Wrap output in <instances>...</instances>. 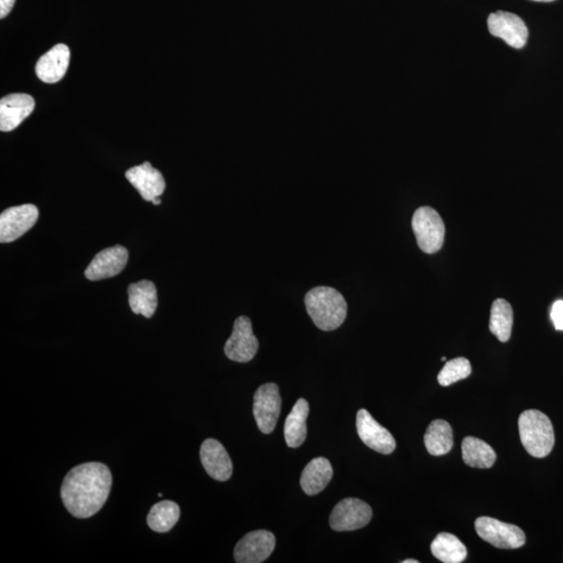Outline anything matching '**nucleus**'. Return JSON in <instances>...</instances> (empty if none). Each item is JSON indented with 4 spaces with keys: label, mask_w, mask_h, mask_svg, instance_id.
Returning a JSON list of instances; mask_svg holds the SVG:
<instances>
[{
    "label": "nucleus",
    "mask_w": 563,
    "mask_h": 563,
    "mask_svg": "<svg viewBox=\"0 0 563 563\" xmlns=\"http://www.w3.org/2000/svg\"><path fill=\"white\" fill-rule=\"evenodd\" d=\"M112 483L111 471L104 464L88 463L75 466L63 481V504L74 517L90 518L104 508Z\"/></svg>",
    "instance_id": "f257e3e1"
},
{
    "label": "nucleus",
    "mask_w": 563,
    "mask_h": 563,
    "mask_svg": "<svg viewBox=\"0 0 563 563\" xmlns=\"http://www.w3.org/2000/svg\"><path fill=\"white\" fill-rule=\"evenodd\" d=\"M307 312L316 327L322 331L337 330L346 319L347 303L338 290L320 286L305 296Z\"/></svg>",
    "instance_id": "f03ea898"
},
{
    "label": "nucleus",
    "mask_w": 563,
    "mask_h": 563,
    "mask_svg": "<svg viewBox=\"0 0 563 563\" xmlns=\"http://www.w3.org/2000/svg\"><path fill=\"white\" fill-rule=\"evenodd\" d=\"M518 431L526 451L535 458H545L552 452L555 434L551 421L539 410L524 411L518 419Z\"/></svg>",
    "instance_id": "7ed1b4c3"
},
{
    "label": "nucleus",
    "mask_w": 563,
    "mask_h": 563,
    "mask_svg": "<svg viewBox=\"0 0 563 563\" xmlns=\"http://www.w3.org/2000/svg\"><path fill=\"white\" fill-rule=\"evenodd\" d=\"M413 230L417 244L426 254H435L445 242L446 226L438 211L431 207H421L414 214Z\"/></svg>",
    "instance_id": "20e7f679"
},
{
    "label": "nucleus",
    "mask_w": 563,
    "mask_h": 563,
    "mask_svg": "<svg viewBox=\"0 0 563 563\" xmlns=\"http://www.w3.org/2000/svg\"><path fill=\"white\" fill-rule=\"evenodd\" d=\"M474 528L481 539L499 549H518L526 543V535L520 527L496 518L478 517L474 522Z\"/></svg>",
    "instance_id": "39448f33"
},
{
    "label": "nucleus",
    "mask_w": 563,
    "mask_h": 563,
    "mask_svg": "<svg viewBox=\"0 0 563 563\" xmlns=\"http://www.w3.org/2000/svg\"><path fill=\"white\" fill-rule=\"evenodd\" d=\"M281 406L280 389L276 383L263 384L257 389L252 413L262 433L270 434L274 431L279 420Z\"/></svg>",
    "instance_id": "423d86ee"
},
{
    "label": "nucleus",
    "mask_w": 563,
    "mask_h": 563,
    "mask_svg": "<svg viewBox=\"0 0 563 563\" xmlns=\"http://www.w3.org/2000/svg\"><path fill=\"white\" fill-rule=\"evenodd\" d=\"M259 349L258 339L252 332V325L248 316H239L234 322L231 337L225 345V354L232 362L250 363Z\"/></svg>",
    "instance_id": "0eeeda50"
},
{
    "label": "nucleus",
    "mask_w": 563,
    "mask_h": 563,
    "mask_svg": "<svg viewBox=\"0 0 563 563\" xmlns=\"http://www.w3.org/2000/svg\"><path fill=\"white\" fill-rule=\"evenodd\" d=\"M372 509L363 499L347 498L335 506L330 516V526L338 533L362 529L369 525Z\"/></svg>",
    "instance_id": "6e6552de"
},
{
    "label": "nucleus",
    "mask_w": 563,
    "mask_h": 563,
    "mask_svg": "<svg viewBox=\"0 0 563 563\" xmlns=\"http://www.w3.org/2000/svg\"><path fill=\"white\" fill-rule=\"evenodd\" d=\"M39 218L35 205L25 204L6 209L0 215V243H10L24 235Z\"/></svg>",
    "instance_id": "1a4fd4ad"
},
{
    "label": "nucleus",
    "mask_w": 563,
    "mask_h": 563,
    "mask_svg": "<svg viewBox=\"0 0 563 563\" xmlns=\"http://www.w3.org/2000/svg\"><path fill=\"white\" fill-rule=\"evenodd\" d=\"M487 25L492 36L504 40L509 47L520 49L526 46L529 31L521 17L498 11L490 15Z\"/></svg>",
    "instance_id": "9d476101"
},
{
    "label": "nucleus",
    "mask_w": 563,
    "mask_h": 563,
    "mask_svg": "<svg viewBox=\"0 0 563 563\" xmlns=\"http://www.w3.org/2000/svg\"><path fill=\"white\" fill-rule=\"evenodd\" d=\"M275 547L276 537L269 531H252L238 542L234 559L238 563H260L269 558Z\"/></svg>",
    "instance_id": "9b49d317"
},
{
    "label": "nucleus",
    "mask_w": 563,
    "mask_h": 563,
    "mask_svg": "<svg viewBox=\"0 0 563 563\" xmlns=\"http://www.w3.org/2000/svg\"><path fill=\"white\" fill-rule=\"evenodd\" d=\"M356 425L360 439L371 450L384 455L391 454L396 450L397 444L394 436L388 429L380 425L368 410L358 411Z\"/></svg>",
    "instance_id": "f8f14e48"
},
{
    "label": "nucleus",
    "mask_w": 563,
    "mask_h": 563,
    "mask_svg": "<svg viewBox=\"0 0 563 563\" xmlns=\"http://www.w3.org/2000/svg\"><path fill=\"white\" fill-rule=\"evenodd\" d=\"M129 260V252L122 245H115L98 252L88 265L85 276L88 280L109 279L122 273Z\"/></svg>",
    "instance_id": "ddd939ff"
},
{
    "label": "nucleus",
    "mask_w": 563,
    "mask_h": 563,
    "mask_svg": "<svg viewBox=\"0 0 563 563\" xmlns=\"http://www.w3.org/2000/svg\"><path fill=\"white\" fill-rule=\"evenodd\" d=\"M35 109V100L29 94L14 93L0 100V131L11 132L18 128Z\"/></svg>",
    "instance_id": "4468645a"
},
{
    "label": "nucleus",
    "mask_w": 563,
    "mask_h": 563,
    "mask_svg": "<svg viewBox=\"0 0 563 563\" xmlns=\"http://www.w3.org/2000/svg\"><path fill=\"white\" fill-rule=\"evenodd\" d=\"M200 460L209 476L225 482L233 473L232 460L225 447L213 439H206L200 447Z\"/></svg>",
    "instance_id": "2eb2a0df"
},
{
    "label": "nucleus",
    "mask_w": 563,
    "mask_h": 563,
    "mask_svg": "<svg viewBox=\"0 0 563 563\" xmlns=\"http://www.w3.org/2000/svg\"><path fill=\"white\" fill-rule=\"evenodd\" d=\"M125 176L144 200L153 201L166 192V180L159 170L151 166L149 162L132 167L126 172Z\"/></svg>",
    "instance_id": "dca6fc26"
},
{
    "label": "nucleus",
    "mask_w": 563,
    "mask_h": 563,
    "mask_svg": "<svg viewBox=\"0 0 563 563\" xmlns=\"http://www.w3.org/2000/svg\"><path fill=\"white\" fill-rule=\"evenodd\" d=\"M71 50L65 44H58L44 54L36 65V74L44 83H58L66 74Z\"/></svg>",
    "instance_id": "f3484780"
},
{
    "label": "nucleus",
    "mask_w": 563,
    "mask_h": 563,
    "mask_svg": "<svg viewBox=\"0 0 563 563\" xmlns=\"http://www.w3.org/2000/svg\"><path fill=\"white\" fill-rule=\"evenodd\" d=\"M333 478V467L325 457H318L310 461L303 469L301 486L308 496L319 495L324 490Z\"/></svg>",
    "instance_id": "a211bd4d"
},
{
    "label": "nucleus",
    "mask_w": 563,
    "mask_h": 563,
    "mask_svg": "<svg viewBox=\"0 0 563 563\" xmlns=\"http://www.w3.org/2000/svg\"><path fill=\"white\" fill-rule=\"evenodd\" d=\"M309 404L305 398L297 400L284 426L285 440L289 448H299L307 438Z\"/></svg>",
    "instance_id": "6ab92c4d"
},
{
    "label": "nucleus",
    "mask_w": 563,
    "mask_h": 563,
    "mask_svg": "<svg viewBox=\"0 0 563 563\" xmlns=\"http://www.w3.org/2000/svg\"><path fill=\"white\" fill-rule=\"evenodd\" d=\"M129 303L132 311L150 319L158 307L156 285L148 280L132 283L128 289Z\"/></svg>",
    "instance_id": "aec40b11"
},
{
    "label": "nucleus",
    "mask_w": 563,
    "mask_h": 563,
    "mask_svg": "<svg viewBox=\"0 0 563 563\" xmlns=\"http://www.w3.org/2000/svg\"><path fill=\"white\" fill-rule=\"evenodd\" d=\"M463 458L465 464L476 469H490L495 465L497 455L485 441L473 436H467L463 441Z\"/></svg>",
    "instance_id": "412c9836"
},
{
    "label": "nucleus",
    "mask_w": 563,
    "mask_h": 563,
    "mask_svg": "<svg viewBox=\"0 0 563 563\" xmlns=\"http://www.w3.org/2000/svg\"><path fill=\"white\" fill-rule=\"evenodd\" d=\"M427 451L433 456H442L452 450L454 445L453 430L450 423L436 420L430 423L425 434Z\"/></svg>",
    "instance_id": "4be33fe9"
},
{
    "label": "nucleus",
    "mask_w": 563,
    "mask_h": 563,
    "mask_svg": "<svg viewBox=\"0 0 563 563\" xmlns=\"http://www.w3.org/2000/svg\"><path fill=\"white\" fill-rule=\"evenodd\" d=\"M431 552L435 559L445 563H460L466 559V547L451 533H442L431 543Z\"/></svg>",
    "instance_id": "5701e85b"
},
{
    "label": "nucleus",
    "mask_w": 563,
    "mask_h": 563,
    "mask_svg": "<svg viewBox=\"0 0 563 563\" xmlns=\"http://www.w3.org/2000/svg\"><path fill=\"white\" fill-rule=\"evenodd\" d=\"M180 506L173 501H162L151 508L148 516L149 527L158 533H166L180 520Z\"/></svg>",
    "instance_id": "b1692460"
},
{
    "label": "nucleus",
    "mask_w": 563,
    "mask_h": 563,
    "mask_svg": "<svg viewBox=\"0 0 563 563\" xmlns=\"http://www.w3.org/2000/svg\"><path fill=\"white\" fill-rule=\"evenodd\" d=\"M514 326V310L508 301L498 299L490 310V330L501 343H508Z\"/></svg>",
    "instance_id": "393cba45"
},
{
    "label": "nucleus",
    "mask_w": 563,
    "mask_h": 563,
    "mask_svg": "<svg viewBox=\"0 0 563 563\" xmlns=\"http://www.w3.org/2000/svg\"><path fill=\"white\" fill-rule=\"evenodd\" d=\"M472 366L466 358L459 357L448 362L439 374V382L441 386H450L470 377Z\"/></svg>",
    "instance_id": "a878e982"
},
{
    "label": "nucleus",
    "mask_w": 563,
    "mask_h": 563,
    "mask_svg": "<svg viewBox=\"0 0 563 563\" xmlns=\"http://www.w3.org/2000/svg\"><path fill=\"white\" fill-rule=\"evenodd\" d=\"M551 319L556 330L563 331V301H558L554 303L551 311Z\"/></svg>",
    "instance_id": "bb28decb"
},
{
    "label": "nucleus",
    "mask_w": 563,
    "mask_h": 563,
    "mask_svg": "<svg viewBox=\"0 0 563 563\" xmlns=\"http://www.w3.org/2000/svg\"><path fill=\"white\" fill-rule=\"evenodd\" d=\"M15 2L16 0H0V18L4 19L10 14Z\"/></svg>",
    "instance_id": "cd10ccee"
},
{
    "label": "nucleus",
    "mask_w": 563,
    "mask_h": 563,
    "mask_svg": "<svg viewBox=\"0 0 563 563\" xmlns=\"http://www.w3.org/2000/svg\"><path fill=\"white\" fill-rule=\"evenodd\" d=\"M151 202H153V204H154L155 206H159V205L161 204V199H160V198H157V199H155V200H154L153 201H151Z\"/></svg>",
    "instance_id": "c85d7f7f"
},
{
    "label": "nucleus",
    "mask_w": 563,
    "mask_h": 563,
    "mask_svg": "<svg viewBox=\"0 0 563 563\" xmlns=\"http://www.w3.org/2000/svg\"><path fill=\"white\" fill-rule=\"evenodd\" d=\"M403 563H419V561L415 560V559H406L402 561Z\"/></svg>",
    "instance_id": "c756f323"
},
{
    "label": "nucleus",
    "mask_w": 563,
    "mask_h": 563,
    "mask_svg": "<svg viewBox=\"0 0 563 563\" xmlns=\"http://www.w3.org/2000/svg\"><path fill=\"white\" fill-rule=\"evenodd\" d=\"M533 2H540V3H551V2H554V0H533Z\"/></svg>",
    "instance_id": "7c9ffc66"
}]
</instances>
